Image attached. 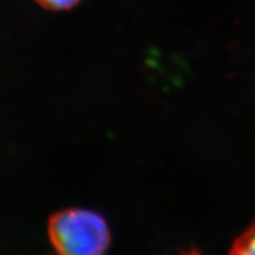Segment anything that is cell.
<instances>
[{"instance_id": "obj_1", "label": "cell", "mask_w": 255, "mask_h": 255, "mask_svg": "<svg viewBox=\"0 0 255 255\" xmlns=\"http://www.w3.org/2000/svg\"><path fill=\"white\" fill-rule=\"evenodd\" d=\"M49 237L58 255H102L110 245L105 219L88 209H64L51 216Z\"/></svg>"}, {"instance_id": "obj_2", "label": "cell", "mask_w": 255, "mask_h": 255, "mask_svg": "<svg viewBox=\"0 0 255 255\" xmlns=\"http://www.w3.org/2000/svg\"><path fill=\"white\" fill-rule=\"evenodd\" d=\"M231 255H255V223L238 239Z\"/></svg>"}, {"instance_id": "obj_3", "label": "cell", "mask_w": 255, "mask_h": 255, "mask_svg": "<svg viewBox=\"0 0 255 255\" xmlns=\"http://www.w3.org/2000/svg\"><path fill=\"white\" fill-rule=\"evenodd\" d=\"M38 5L50 11H68L76 7L82 0H34Z\"/></svg>"}, {"instance_id": "obj_4", "label": "cell", "mask_w": 255, "mask_h": 255, "mask_svg": "<svg viewBox=\"0 0 255 255\" xmlns=\"http://www.w3.org/2000/svg\"><path fill=\"white\" fill-rule=\"evenodd\" d=\"M186 255H200L199 253H196V252H190V253H188Z\"/></svg>"}]
</instances>
